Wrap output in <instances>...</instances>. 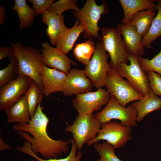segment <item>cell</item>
Returning <instances> with one entry per match:
<instances>
[{
	"label": "cell",
	"instance_id": "cell-22",
	"mask_svg": "<svg viewBox=\"0 0 161 161\" xmlns=\"http://www.w3.org/2000/svg\"><path fill=\"white\" fill-rule=\"evenodd\" d=\"M155 10L152 8L137 13L127 24L134 27L142 38L147 34L156 15Z\"/></svg>",
	"mask_w": 161,
	"mask_h": 161
},
{
	"label": "cell",
	"instance_id": "cell-1",
	"mask_svg": "<svg viewBox=\"0 0 161 161\" xmlns=\"http://www.w3.org/2000/svg\"><path fill=\"white\" fill-rule=\"evenodd\" d=\"M41 103L29 123H17L13 126V129L29 143L35 154L40 153L45 159H57L68 153L71 140H55L49 137L47 132L49 120L43 112Z\"/></svg>",
	"mask_w": 161,
	"mask_h": 161
},
{
	"label": "cell",
	"instance_id": "cell-26",
	"mask_svg": "<svg viewBox=\"0 0 161 161\" xmlns=\"http://www.w3.org/2000/svg\"><path fill=\"white\" fill-rule=\"evenodd\" d=\"M95 47L93 41L89 39L85 42L77 44L74 49L73 54L80 62L85 66L91 60Z\"/></svg>",
	"mask_w": 161,
	"mask_h": 161
},
{
	"label": "cell",
	"instance_id": "cell-4",
	"mask_svg": "<svg viewBox=\"0 0 161 161\" xmlns=\"http://www.w3.org/2000/svg\"><path fill=\"white\" fill-rule=\"evenodd\" d=\"M108 12L106 3L98 5L95 0H87L82 9L75 11L72 14L83 25L85 38L90 39L94 37L100 39L98 32L102 28L99 27L98 23L102 15Z\"/></svg>",
	"mask_w": 161,
	"mask_h": 161
},
{
	"label": "cell",
	"instance_id": "cell-30",
	"mask_svg": "<svg viewBox=\"0 0 161 161\" xmlns=\"http://www.w3.org/2000/svg\"><path fill=\"white\" fill-rule=\"evenodd\" d=\"M93 144L95 149L103 161H122L115 154L113 146L107 142L102 143L97 142Z\"/></svg>",
	"mask_w": 161,
	"mask_h": 161
},
{
	"label": "cell",
	"instance_id": "cell-36",
	"mask_svg": "<svg viewBox=\"0 0 161 161\" xmlns=\"http://www.w3.org/2000/svg\"><path fill=\"white\" fill-rule=\"evenodd\" d=\"M11 149V147L6 143L2 140L1 137H0V151L4 149Z\"/></svg>",
	"mask_w": 161,
	"mask_h": 161
},
{
	"label": "cell",
	"instance_id": "cell-6",
	"mask_svg": "<svg viewBox=\"0 0 161 161\" xmlns=\"http://www.w3.org/2000/svg\"><path fill=\"white\" fill-rule=\"evenodd\" d=\"M137 111L132 103L127 107H123L110 95L106 106L95 115L101 125L117 119L122 125L132 127L137 125Z\"/></svg>",
	"mask_w": 161,
	"mask_h": 161
},
{
	"label": "cell",
	"instance_id": "cell-34",
	"mask_svg": "<svg viewBox=\"0 0 161 161\" xmlns=\"http://www.w3.org/2000/svg\"><path fill=\"white\" fill-rule=\"evenodd\" d=\"M15 56L14 49L11 46H1L0 47V61L6 57L10 58Z\"/></svg>",
	"mask_w": 161,
	"mask_h": 161
},
{
	"label": "cell",
	"instance_id": "cell-11",
	"mask_svg": "<svg viewBox=\"0 0 161 161\" xmlns=\"http://www.w3.org/2000/svg\"><path fill=\"white\" fill-rule=\"evenodd\" d=\"M34 81L29 76L19 75L15 79L0 87V110H5L24 95Z\"/></svg>",
	"mask_w": 161,
	"mask_h": 161
},
{
	"label": "cell",
	"instance_id": "cell-2",
	"mask_svg": "<svg viewBox=\"0 0 161 161\" xmlns=\"http://www.w3.org/2000/svg\"><path fill=\"white\" fill-rule=\"evenodd\" d=\"M18 61V75H23L32 79L42 91L43 85L41 76L43 72L42 55L39 49L24 46L20 42H10Z\"/></svg>",
	"mask_w": 161,
	"mask_h": 161
},
{
	"label": "cell",
	"instance_id": "cell-5",
	"mask_svg": "<svg viewBox=\"0 0 161 161\" xmlns=\"http://www.w3.org/2000/svg\"><path fill=\"white\" fill-rule=\"evenodd\" d=\"M106 90L122 106L126 107L129 103L141 99L143 96L136 91L127 81L124 80L110 66L105 86Z\"/></svg>",
	"mask_w": 161,
	"mask_h": 161
},
{
	"label": "cell",
	"instance_id": "cell-24",
	"mask_svg": "<svg viewBox=\"0 0 161 161\" xmlns=\"http://www.w3.org/2000/svg\"><path fill=\"white\" fill-rule=\"evenodd\" d=\"M156 1L154 9L158 11L157 14L153 19L147 34L142 39L143 46L147 48H151L152 42L161 36V0Z\"/></svg>",
	"mask_w": 161,
	"mask_h": 161
},
{
	"label": "cell",
	"instance_id": "cell-16",
	"mask_svg": "<svg viewBox=\"0 0 161 161\" xmlns=\"http://www.w3.org/2000/svg\"><path fill=\"white\" fill-rule=\"evenodd\" d=\"M116 29L122 36L129 53L138 56L145 54L142 38L134 27L128 24H119Z\"/></svg>",
	"mask_w": 161,
	"mask_h": 161
},
{
	"label": "cell",
	"instance_id": "cell-37",
	"mask_svg": "<svg viewBox=\"0 0 161 161\" xmlns=\"http://www.w3.org/2000/svg\"><path fill=\"white\" fill-rule=\"evenodd\" d=\"M97 161H103L102 160L100 159H98Z\"/></svg>",
	"mask_w": 161,
	"mask_h": 161
},
{
	"label": "cell",
	"instance_id": "cell-8",
	"mask_svg": "<svg viewBox=\"0 0 161 161\" xmlns=\"http://www.w3.org/2000/svg\"><path fill=\"white\" fill-rule=\"evenodd\" d=\"M109 55L101 42L96 43L94 52L85 71L93 86L98 89L105 86L108 72L110 68L108 62Z\"/></svg>",
	"mask_w": 161,
	"mask_h": 161
},
{
	"label": "cell",
	"instance_id": "cell-20",
	"mask_svg": "<svg viewBox=\"0 0 161 161\" xmlns=\"http://www.w3.org/2000/svg\"><path fill=\"white\" fill-rule=\"evenodd\" d=\"M132 104L137 111V121L140 122L149 113L161 109V98L151 89L147 94Z\"/></svg>",
	"mask_w": 161,
	"mask_h": 161
},
{
	"label": "cell",
	"instance_id": "cell-3",
	"mask_svg": "<svg viewBox=\"0 0 161 161\" xmlns=\"http://www.w3.org/2000/svg\"><path fill=\"white\" fill-rule=\"evenodd\" d=\"M101 127V124L93 114H78L72 124L68 125L65 131L70 132L80 151L84 145L94 139Z\"/></svg>",
	"mask_w": 161,
	"mask_h": 161
},
{
	"label": "cell",
	"instance_id": "cell-31",
	"mask_svg": "<svg viewBox=\"0 0 161 161\" xmlns=\"http://www.w3.org/2000/svg\"><path fill=\"white\" fill-rule=\"evenodd\" d=\"M77 2L76 0H59L53 3L47 11L58 15L69 10L77 11L80 9Z\"/></svg>",
	"mask_w": 161,
	"mask_h": 161
},
{
	"label": "cell",
	"instance_id": "cell-21",
	"mask_svg": "<svg viewBox=\"0 0 161 161\" xmlns=\"http://www.w3.org/2000/svg\"><path fill=\"white\" fill-rule=\"evenodd\" d=\"M4 111L7 117L8 123H29L31 120L29 106L25 95Z\"/></svg>",
	"mask_w": 161,
	"mask_h": 161
},
{
	"label": "cell",
	"instance_id": "cell-7",
	"mask_svg": "<svg viewBox=\"0 0 161 161\" xmlns=\"http://www.w3.org/2000/svg\"><path fill=\"white\" fill-rule=\"evenodd\" d=\"M117 29L102 28L100 39L105 50L110 58V66L116 69L121 64H127L128 52L123 38Z\"/></svg>",
	"mask_w": 161,
	"mask_h": 161
},
{
	"label": "cell",
	"instance_id": "cell-13",
	"mask_svg": "<svg viewBox=\"0 0 161 161\" xmlns=\"http://www.w3.org/2000/svg\"><path fill=\"white\" fill-rule=\"evenodd\" d=\"M93 86L84 70L74 68L66 74L62 92L65 96L76 95L91 91Z\"/></svg>",
	"mask_w": 161,
	"mask_h": 161
},
{
	"label": "cell",
	"instance_id": "cell-12",
	"mask_svg": "<svg viewBox=\"0 0 161 161\" xmlns=\"http://www.w3.org/2000/svg\"><path fill=\"white\" fill-rule=\"evenodd\" d=\"M110 97L106 90L99 88L94 92L76 95L72 101V104L78 114H92L100 110L103 106L107 104Z\"/></svg>",
	"mask_w": 161,
	"mask_h": 161
},
{
	"label": "cell",
	"instance_id": "cell-9",
	"mask_svg": "<svg viewBox=\"0 0 161 161\" xmlns=\"http://www.w3.org/2000/svg\"><path fill=\"white\" fill-rule=\"evenodd\" d=\"M138 57L128 53L129 64L123 63L115 69L120 76L126 78L136 91L144 96L149 92L151 89L147 74L140 64Z\"/></svg>",
	"mask_w": 161,
	"mask_h": 161
},
{
	"label": "cell",
	"instance_id": "cell-25",
	"mask_svg": "<svg viewBox=\"0 0 161 161\" xmlns=\"http://www.w3.org/2000/svg\"><path fill=\"white\" fill-rule=\"evenodd\" d=\"M70 140L72 145L71 151L69 155L66 157L63 158L49 159L41 158L32 152L30 148V143L25 141L24 145L21 146H17V149L21 152L31 156L39 161H80L82 154L79 152L76 154L78 149L77 145L73 139H71Z\"/></svg>",
	"mask_w": 161,
	"mask_h": 161
},
{
	"label": "cell",
	"instance_id": "cell-19",
	"mask_svg": "<svg viewBox=\"0 0 161 161\" xmlns=\"http://www.w3.org/2000/svg\"><path fill=\"white\" fill-rule=\"evenodd\" d=\"M155 0H119L123 10L122 24H127L133 16L141 11L154 8Z\"/></svg>",
	"mask_w": 161,
	"mask_h": 161
},
{
	"label": "cell",
	"instance_id": "cell-23",
	"mask_svg": "<svg viewBox=\"0 0 161 161\" xmlns=\"http://www.w3.org/2000/svg\"><path fill=\"white\" fill-rule=\"evenodd\" d=\"M18 15L20 24L19 30L28 27L32 24L35 16L34 10L27 4L25 0H15L14 6L11 8Z\"/></svg>",
	"mask_w": 161,
	"mask_h": 161
},
{
	"label": "cell",
	"instance_id": "cell-27",
	"mask_svg": "<svg viewBox=\"0 0 161 161\" xmlns=\"http://www.w3.org/2000/svg\"><path fill=\"white\" fill-rule=\"evenodd\" d=\"M43 93L34 81L24 95L27 98L31 118L34 115L39 104L41 102Z\"/></svg>",
	"mask_w": 161,
	"mask_h": 161
},
{
	"label": "cell",
	"instance_id": "cell-33",
	"mask_svg": "<svg viewBox=\"0 0 161 161\" xmlns=\"http://www.w3.org/2000/svg\"><path fill=\"white\" fill-rule=\"evenodd\" d=\"M29 2L33 6L35 16L42 14L50 8L55 1L54 0H29Z\"/></svg>",
	"mask_w": 161,
	"mask_h": 161
},
{
	"label": "cell",
	"instance_id": "cell-14",
	"mask_svg": "<svg viewBox=\"0 0 161 161\" xmlns=\"http://www.w3.org/2000/svg\"><path fill=\"white\" fill-rule=\"evenodd\" d=\"M42 61L47 66L61 71L67 74L70 70L72 64L76 63L70 60L66 54L56 48L52 47L48 42L41 44Z\"/></svg>",
	"mask_w": 161,
	"mask_h": 161
},
{
	"label": "cell",
	"instance_id": "cell-28",
	"mask_svg": "<svg viewBox=\"0 0 161 161\" xmlns=\"http://www.w3.org/2000/svg\"><path fill=\"white\" fill-rule=\"evenodd\" d=\"M10 59L9 64L6 67L0 70V87L16 79L18 75L17 58L14 56Z\"/></svg>",
	"mask_w": 161,
	"mask_h": 161
},
{
	"label": "cell",
	"instance_id": "cell-15",
	"mask_svg": "<svg viewBox=\"0 0 161 161\" xmlns=\"http://www.w3.org/2000/svg\"><path fill=\"white\" fill-rule=\"evenodd\" d=\"M43 69L41 79L43 94L47 96L55 92H62L66 74L44 64L43 65Z\"/></svg>",
	"mask_w": 161,
	"mask_h": 161
},
{
	"label": "cell",
	"instance_id": "cell-10",
	"mask_svg": "<svg viewBox=\"0 0 161 161\" xmlns=\"http://www.w3.org/2000/svg\"><path fill=\"white\" fill-rule=\"evenodd\" d=\"M131 127L125 126L120 123L112 120L101 125V128L96 137L87 143L88 146L105 140L114 149L119 148L130 141Z\"/></svg>",
	"mask_w": 161,
	"mask_h": 161
},
{
	"label": "cell",
	"instance_id": "cell-35",
	"mask_svg": "<svg viewBox=\"0 0 161 161\" xmlns=\"http://www.w3.org/2000/svg\"><path fill=\"white\" fill-rule=\"evenodd\" d=\"M6 10L4 6L0 7V24L2 26L4 24V21L5 16L4 13Z\"/></svg>",
	"mask_w": 161,
	"mask_h": 161
},
{
	"label": "cell",
	"instance_id": "cell-32",
	"mask_svg": "<svg viewBox=\"0 0 161 161\" xmlns=\"http://www.w3.org/2000/svg\"><path fill=\"white\" fill-rule=\"evenodd\" d=\"M151 89L157 96H161V77L159 74L151 71L147 73Z\"/></svg>",
	"mask_w": 161,
	"mask_h": 161
},
{
	"label": "cell",
	"instance_id": "cell-29",
	"mask_svg": "<svg viewBox=\"0 0 161 161\" xmlns=\"http://www.w3.org/2000/svg\"><path fill=\"white\" fill-rule=\"evenodd\" d=\"M138 60L142 69L146 74L153 71L161 75V49L159 52L151 59L139 56Z\"/></svg>",
	"mask_w": 161,
	"mask_h": 161
},
{
	"label": "cell",
	"instance_id": "cell-18",
	"mask_svg": "<svg viewBox=\"0 0 161 161\" xmlns=\"http://www.w3.org/2000/svg\"><path fill=\"white\" fill-rule=\"evenodd\" d=\"M84 30L82 23L78 20H76L72 28H68L61 34L57 40L56 48L65 54H67L72 50L75 42Z\"/></svg>",
	"mask_w": 161,
	"mask_h": 161
},
{
	"label": "cell",
	"instance_id": "cell-17",
	"mask_svg": "<svg viewBox=\"0 0 161 161\" xmlns=\"http://www.w3.org/2000/svg\"><path fill=\"white\" fill-rule=\"evenodd\" d=\"M42 14V21L48 26L46 32L51 44L56 45L61 34L68 28L64 24V17L47 11Z\"/></svg>",
	"mask_w": 161,
	"mask_h": 161
},
{
	"label": "cell",
	"instance_id": "cell-38",
	"mask_svg": "<svg viewBox=\"0 0 161 161\" xmlns=\"http://www.w3.org/2000/svg\"><path fill=\"white\" fill-rule=\"evenodd\" d=\"M39 161L37 160V161H34V160H33V161Z\"/></svg>",
	"mask_w": 161,
	"mask_h": 161
}]
</instances>
